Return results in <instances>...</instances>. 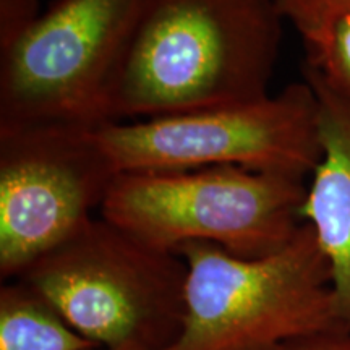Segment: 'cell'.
<instances>
[{
    "instance_id": "cell-1",
    "label": "cell",
    "mask_w": 350,
    "mask_h": 350,
    "mask_svg": "<svg viewBox=\"0 0 350 350\" xmlns=\"http://www.w3.org/2000/svg\"><path fill=\"white\" fill-rule=\"evenodd\" d=\"M275 0H144L99 103V125L269 96Z\"/></svg>"
},
{
    "instance_id": "cell-2",
    "label": "cell",
    "mask_w": 350,
    "mask_h": 350,
    "mask_svg": "<svg viewBox=\"0 0 350 350\" xmlns=\"http://www.w3.org/2000/svg\"><path fill=\"white\" fill-rule=\"evenodd\" d=\"M177 253L187 266L185 314L167 350H275L345 329L329 265L308 224L281 250L260 258L203 242Z\"/></svg>"
},
{
    "instance_id": "cell-3",
    "label": "cell",
    "mask_w": 350,
    "mask_h": 350,
    "mask_svg": "<svg viewBox=\"0 0 350 350\" xmlns=\"http://www.w3.org/2000/svg\"><path fill=\"white\" fill-rule=\"evenodd\" d=\"M187 266L103 217L33 262L21 281L103 350H167L180 336Z\"/></svg>"
},
{
    "instance_id": "cell-4",
    "label": "cell",
    "mask_w": 350,
    "mask_h": 350,
    "mask_svg": "<svg viewBox=\"0 0 350 350\" xmlns=\"http://www.w3.org/2000/svg\"><path fill=\"white\" fill-rule=\"evenodd\" d=\"M304 178L217 165L119 174L99 216L150 247L213 243L242 258L281 250L301 226Z\"/></svg>"
},
{
    "instance_id": "cell-5",
    "label": "cell",
    "mask_w": 350,
    "mask_h": 350,
    "mask_svg": "<svg viewBox=\"0 0 350 350\" xmlns=\"http://www.w3.org/2000/svg\"><path fill=\"white\" fill-rule=\"evenodd\" d=\"M117 172H172L239 165L312 175L321 157L318 100L305 80L229 106L96 126Z\"/></svg>"
},
{
    "instance_id": "cell-6",
    "label": "cell",
    "mask_w": 350,
    "mask_h": 350,
    "mask_svg": "<svg viewBox=\"0 0 350 350\" xmlns=\"http://www.w3.org/2000/svg\"><path fill=\"white\" fill-rule=\"evenodd\" d=\"M96 126L0 125V275L20 278L77 235L117 178Z\"/></svg>"
},
{
    "instance_id": "cell-7",
    "label": "cell",
    "mask_w": 350,
    "mask_h": 350,
    "mask_svg": "<svg viewBox=\"0 0 350 350\" xmlns=\"http://www.w3.org/2000/svg\"><path fill=\"white\" fill-rule=\"evenodd\" d=\"M144 0H57L0 46V125H99V103Z\"/></svg>"
},
{
    "instance_id": "cell-8",
    "label": "cell",
    "mask_w": 350,
    "mask_h": 350,
    "mask_svg": "<svg viewBox=\"0 0 350 350\" xmlns=\"http://www.w3.org/2000/svg\"><path fill=\"white\" fill-rule=\"evenodd\" d=\"M305 81L318 100L321 157L306 185L301 217L325 253L339 318L350 331V98L308 62Z\"/></svg>"
},
{
    "instance_id": "cell-9",
    "label": "cell",
    "mask_w": 350,
    "mask_h": 350,
    "mask_svg": "<svg viewBox=\"0 0 350 350\" xmlns=\"http://www.w3.org/2000/svg\"><path fill=\"white\" fill-rule=\"evenodd\" d=\"M21 279L0 287V350H96Z\"/></svg>"
},
{
    "instance_id": "cell-10",
    "label": "cell",
    "mask_w": 350,
    "mask_h": 350,
    "mask_svg": "<svg viewBox=\"0 0 350 350\" xmlns=\"http://www.w3.org/2000/svg\"><path fill=\"white\" fill-rule=\"evenodd\" d=\"M275 5L300 33L308 54L321 49L334 25L350 13V0H275Z\"/></svg>"
},
{
    "instance_id": "cell-11",
    "label": "cell",
    "mask_w": 350,
    "mask_h": 350,
    "mask_svg": "<svg viewBox=\"0 0 350 350\" xmlns=\"http://www.w3.org/2000/svg\"><path fill=\"white\" fill-rule=\"evenodd\" d=\"M306 62L350 98V13L334 25L325 46L308 54Z\"/></svg>"
},
{
    "instance_id": "cell-12",
    "label": "cell",
    "mask_w": 350,
    "mask_h": 350,
    "mask_svg": "<svg viewBox=\"0 0 350 350\" xmlns=\"http://www.w3.org/2000/svg\"><path fill=\"white\" fill-rule=\"evenodd\" d=\"M38 15V0H0V46L10 42Z\"/></svg>"
},
{
    "instance_id": "cell-13",
    "label": "cell",
    "mask_w": 350,
    "mask_h": 350,
    "mask_svg": "<svg viewBox=\"0 0 350 350\" xmlns=\"http://www.w3.org/2000/svg\"><path fill=\"white\" fill-rule=\"evenodd\" d=\"M275 350H350V331L339 329L314 334Z\"/></svg>"
},
{
    "instance_id": "cell-14",
    "label": "cell",
    "mask_w": 350,
    "mask_h": 350,
    "mask_svg": "<svg viewBox=\"0 0 350 350\" xmlns=\"http://www.w3.org/2000/svg\"><path fill=\"white\" fill-rule=\"evenodd\" d=\"M96 350H103V349H96Z\"/></svg>"
}]
</instances>
